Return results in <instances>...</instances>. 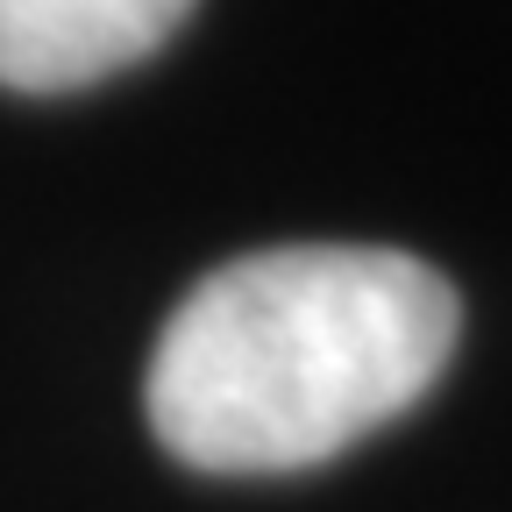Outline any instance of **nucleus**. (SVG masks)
I'll return each instance as SVG.
<instances>
[{
	"instance_id": "f257e3e1",
	"label": "nucleus",
	"mask_w": 512,
	"mask_h": 512,
	"mask_svg": "<svg viewBox=\"0 0 512 512\" xmlns=\"http://www.w3.org/2000/svg\"><path fill=\"white\" fill-rule=\"evenodd\" d=\"M463 299L370 242H285L207 271L150 356V427L207 477L313 470L413 413L456 356Z\"/></svg>"
},
{
	"instance_id": "f03ea898",
	"label": "nucleus",
	"mask_w": 512,
	"mask_h": 512,
	"mask_svg": "<svg viewBox=\"0 0 512 512\" xmlns=\"http://www.w3.org/2000/svg\"><path fill=\"white\" fill-rule=\"evenodd\" d=\"M200 0H0V86L79 93L164 50Z\"/></svg>"
}]
</instances>
